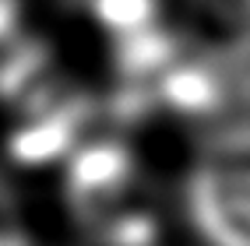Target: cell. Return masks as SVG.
Instances as JSON below:
<instances>
[{
    "label": "cell",
    "mask_w": 250,
    "mask_h": 246,
    "mask_svg": "<svg viewBox=\"0 0 250 246\" xmlns=\"http://www.w3.org/2000/svg\"><path fill=\"white\" fill-rule=\"evenodd\" d=\"M0 246H25V243H18V239H0Z\"/></svg>",
    "instance_id": "cell-3"
},
{
    "label": "cell",
    "mask_w": 250,
    "mask_h": 246,
    "mask_svg": "<svg viewBox=\"0 0 250 246\" xmlns=\"http://www.w3.org/2000/svg\"><path fill=\"white\" fill-rule=\"evenodd\" d=\"M205 14V39L208 49L226 57L250 60V0H201Z\"/></svg>",
    "instance_id": "cell-2"
},
{
    "label": "cell",
    "mask_w": 250,
    "mask_h": 246,
    "mask_svg": "<svg viewBox=\"0 0 250 246\" xmlns=\"http://www.w3.org/2000/svg\"><path fill=\"white\" fill-rule=\"evenodd\" d=\"M176 201L201 246H250V113L205 127L180 169Z\"/></svg>",
    "instance_id": "cell-1"
}]
</instances>
